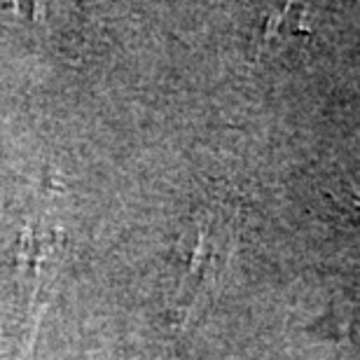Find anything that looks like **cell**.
<instances>
[{
  "label": "cell",
  "mask_w": 360,
  "mask_h": 360,
  "mask_svg": "<svg viewBox=\"0 0 360 360\" xmlns=\"http://www.w3.org/2000/svg\"><path fill=\"white\" fill-rule=\"evenodd\" d=\"M330 199H333V204L337 206V211H340L344 218L360 222V174L349 178L340 190H335L330 194Z\"/></svg>",
  "instance_id": "obj_2"
},
{
  "label": "cell",
  "mask_w": 360,
  "mask_h": 360,
  "mask_svg": "<svg viewBox=\"0 0 360 360\" xmlns=\"http://www.w3.org/2000/svg\"><path fill=\"white\" fill-rule=\"evenodd\" d=\"M239 243V208L227 199H206L187 215L176 255L178 276L169 300L176 326H187L208 307L227 278Z\"/></svg>",
  "instance_id": "obj_1"
}]
</instances>
